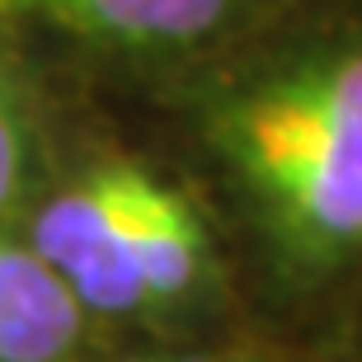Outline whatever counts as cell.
Masks as SVG:
<instances>
[{
    "label": "cell",
    "instance_id": "1",
    "mask_svg": "<svg viewBox=\"0 0 362 362\" xmlns=\"http://www.w3.org/2000/svg\"><path fill=\"white\" fill-rule=\"evenodd\" d=\"M216 141L287 250L334 259L362 245V47L250 85L221 108Z\"/></svg>",
    "mask_w": 362,
    "mask_h": 362
},
{
    "label": "cell",
    "instance_id": "2",
    "mask_svg": "<svg viewBox=\"0 0 362 362\" xmlns=\"http://www.w3.org/2000/svg\"><path fill=\"white\" fill-rule=\"evenodd\" d=\"M151 170L136 160L94 165L62 188L33 221L28 250L71 287L81 310L132 315L146 310L136 278V212L146 198Z\"/></svg>",
    "mask_w": 362,
    "mask_h": 362
},
{
    "label": "cell",
    "instance_id": "3",
    "mask_svg": "<svg viewBox=\"0 0 362 362\" xmlns=\"http://www.w3.org/2000/svg\"><path fill=\"white\" fill-rule=\"evenodd\" d=\"M14 10L118 47H184L230 19L240 0H10Z\"/></svg>",
    "mask_w": 362,
    "mask_h": 362
},
{
    "label": "cell",
    "instance_id": "4",
    "mask_svg": "<svg viewBox=\"0 0 362 362\" xmlns=\"http://www.w3.org/2000/svg\"><path fill=\"white\" fill-rule=\"evenodd\" d=\"M81 334V301L28 245L0 240V362H57Z\"/></svg>",
    "mask_w": 362,
    "mask_h": 362
},
{
    "label": "cell",
    "instance_id": "5",
    "mask_svg": "<svg viewBox=\"0 0 362 362\" xmlns=\"http://www.w3.org/2000/svg\"><path fill=\"white\" fill-rule=\"evenodd\" d=\"M202 259H207V226L198 207L175 184L151 175L136 212V278H141L146 310L188 296V287L202 273Z\"/></svg>",
    "mask_w": 362,
    "mask_h": 362
},
{
    "label": "cell",
    "instance_id": "6",
    "mask_svg": "<svg viewBox=\"0 0 362 362\" xmlns=\"http://www.w3.org/2000/svg\"><path fill=\"white\" fill-rule=\"evenodd\" d=\"M28 151H33V136H28V108L14 90V81L0 71V216L14 207L19 188L28 175Z\"/></svg>",
    "mask_w": 362,
    "mask_h": 362
},
{
    "label": "cell",
    "instance_id": "7",
    "mask_svg": "<svg viewBox=\"0 0 362 362\" xmlns=\"http://www.w3.org/2000/svg\"><path fill=\"white\" fill-rule=\"evenodd\" d=\"M188 362H212V358H188Z\"/></svg>",
    "mask_w": 362,
    "mask_h": 362
}]
</instances>
